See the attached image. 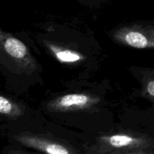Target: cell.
<instances>
[{"instance_id":"1","label":"cell","mask_w":154,"mask_h":154,"mask_svg":"<svg viewBox=\"0 0 154 154\" xmlns=\"http://www.w3.org/2000/svg\"><path fill=\"white\" fill-rule=\"evenodd\" d=\"M96 153H154V139L120 133L102 138L96 146Z\"/></svg>"},{"instance_id":"2","label":"cell","mask_w":154,"mask_h":154,"mask_svg":"<svg viewBox=\"0 0 154 154\" xmlns=\"http://www.w3.org/2000/svg\"><path fill=\"white\" fill-rule=\"evenodd\" d=\"M114 38L123 45L138 49H154V23L134 24L120 29Z\"/></svg>"},{"instance_id":"3","label":"cell","mask_w":154,"mask_h":154,"mask_svg":"<svg viewBox=\"0 0 154 154\" xmlns=\"http://www.w3.org/2000/svg\"><path fill=\"white\" fill-rule=\"evenodd\" d=\"M18 140L21 144L43 153L50 154H69L72 153V150L69 147L47 138L24 135L20 137Z\"/></svg>"},{"instance_id":"4","label":"cell","mask_w":154,"mask_h":154,"mask_svg":"<svg viewBox=\"0 0 154 154\" xmlns=\"http://www.w3.org/2000/svg\"><path fill=\"white\" fill-rule=\"evenodd\" d=\"M93 102L90 96L84 94H69L62 96L54 103V108L61 111L83 108Z\"/></svg>"},{"instance_id":"5","label":"cell","mask_w":154,"mask_h":154,"mask_svg":"<svg viewBox=\"0 0 154 154\" xmlns=\"http://www.w3.org/2000/svg\"><path fill=\"white\" fill-rule=\"evenodd\" d=\"M2 45L7 54L12 58L24 61L28 58L29 53L26 47L23 42L12 36H6L1 34Z\"/></svg>"},{"instance_id":"6","label":"cell","mask_w":154,"mask_h":154,"mask_svg":"<svg viewBox=\"0 0 154 154\" xmlns=\"http://www.w3.org/2000/svg\"><path fill=\"white\" fill-rule=\"evenodd\" d=\"M51 51L54 52L56 58L61 63H72L78 62L81 59V56L78 53L71 50L51 47Z\"/></svg>"},{"instance_id":"7","label":"cell","mask_w":154,"mask_h":154,"mask_svg":"<svg viewBox=\"0 0 154 154\" xmlns=\"http://www.w3.org/2000/svg\"><path fill=\"white\" fill-rule=\"evenodd\" d=\"M0 113L8 117H14L20 114V110L14 102L2 96L0 97Z\"/></svg>"},{"instance_id":"8","label":"cell","mask_w":154,"mask_h":154,"mask_svg":"<svg viewBox=\"0 0 154 154\" xmlns=\"http://www.w3.org/2000/svg\"><path fill=\"white\" fill-rule=\"evenodd\" d=\"M145 91L154 101V70L149 72L148 78L145 84Z\"/></svg>"}]
</instances>
